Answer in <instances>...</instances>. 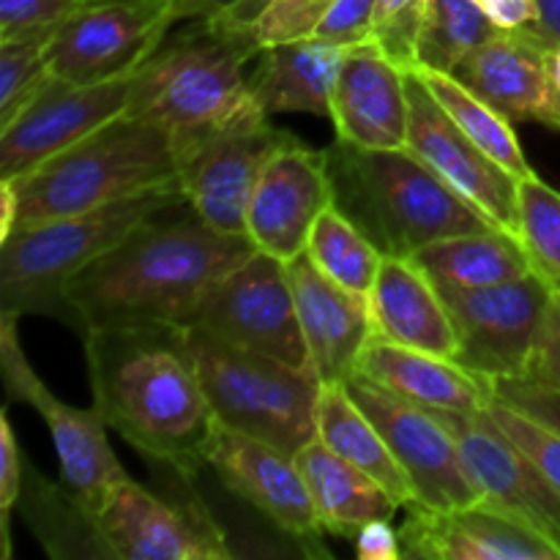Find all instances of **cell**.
Returning a JSON list of instances; mask_svg holds the SVG:
<instances>
[{"instance_id": "1", "label": "cell", "mask_w": 560, "mask_h": 560, "mask_svg": "<svg viewBox=\"0 0 560 560\" xmlns=\"http://www.w3.org/2000/svg\"><path fill=\"white\" fill-rule=\"evenodd\" d=\"M246 233H222L189 202L137 224L66 284L71 328L189 326L208 290L255 255Z\"/></svg>"}, {"instance_id": "2", "label": "cell", "mask_w": 560, "mask_h": 560, "mask_svg": "<svg viewBox=\"0 0 560 560\" xmlns=\"http://www.w3.org/2000/svg\"><path fill=\"white\" fill-rule=\"evenodd\" d=\"M82 339L93 405L109 430L184 481L208 468L222 427L184 326H104Z\"/></svg>"}, {"instance_id": "3", "label": "cell", "mask_w": 560, "mask_h": 560, "mask_svg": "<svg viewBox=\"0 0 560 560\" xmlns=\"http://www.w3.org/2000/svg\"><path fill=\"white\" fill-rule=\"evenodd\" d=\"M326 153L334 206L383 255L410 257L448 235L498 228L408 148L372 151L337 140Z\"/></svg>"}, {"instance_id": "4", "label": "cell", "mask_w": 560, "mask_h": 560, "mask_svg": "<svg viewBox=\"0 0 560 560\" xmlns=\"http://www.w3.org/2000/svg\"><path fill=\"white\" fill-rule=\"evenodd\" d=\"M257 52L246 25L222 16L189 20L135 71L126 115L173 135L222 124L257 104L244 71Z\"/></svg>"}, {"instance_id": "5", "label": "cell", "mask_w": 560, "mask_h": 560, "mask_svg": "<svg viewBox=\"0 0 560 560\" xmlns=\"http://www.w3.org/2000/svg\"><path fill=\"white\" fill-rule=\"evenodd\" d=\"M16 191V228L93 211L124 197L178 184L173 131L151 120H109L77 145L20 178H5Z\"/></svg>"}, {"instance_id": "6", "label": "cell", "mask_w": 560, "mask_h": 560, "mask_svg": "<svg viewBox=\"0 0 560 560\" xmlns=\"http://www.w3.org/2000/svg\"><path fill=\"white\" fill-rule=\"evenodd\" d=\"M186 202L180 184L124 197L93 211L20 228L0 244V312L49 315L71 326L66 284L107 255L137 224Z\"/></svg>"}, {"instance_id": "7", "label": "cell", "mask_w": 560, "mask_h": 560, "mask_svg": "<svg viewBox=\"0 0 560 560\" xmlns=\"http://www.w3.org/2000/svg\"><path fill=\"white\" fill-rule=\"evenodd\" d=\"M184 331L222 430L271 443L290 457L315 441L323 388L315 372L235 348L197 326H184Z\"/></svg>"}, {"instance_id": "8", "label": "cell", "mask_w": 560, "mask_h": 560, "mask_svg": "<svg viewBox=\"0 0 560 560\" xmlns=\"http://www.w3.org/2000/svg\"><path fill=\"white\" fill-rule=\"evenodd\" d=\"M260 104L208 129L173 135L186 202L222 233H246V211L268 159L290 140Z\"/></svg>"}, {"instance_id": "9", "label": "cell", "mask_w": 560, "mask_h": 560, "mask_svg": "<svg viewBox=\"0 0 560 560\" xmlns=\"http://www.w3.org/2000/svg\"><path fill=\"white\" fill-rule=\"evenodd\" d=\"M454 334L457 361L476 377H525L556 288L530 271L487 288H438Z\"/></svg>"}, {"instance_id": "10", "label": "cell", "mask_w": 560, "mask_h": 560, "mask_svg": "<svg viewBox=\"0 0 560 560\" xmlns=\"http://www.w3.org/2000/svg\"><path fill=\"white\" fill-rule=\"evenodd\" d=\"M16 315L0 312V372L9 399H20L38 410L52 435L55 454L60 465V487L66 495L93 520L104 506L109 492L126 479L124 465L115 457L107 441V421L98 408H74L66 405L44 386L22 353L16 337Z\"/></svg>"}, {"instance_id": "11", "label": "cell", "mask_w": 560, "mask_h": 560, "mask_svg": "<svg viewBox=\"0 0 560 560\" xmlns=\"http://www.w3.org/2000/svg\"><path fill=\"white\" fill-rule=\"evenodd\" d=\"M189 326L202 328L235 348L271 355L299 370H312L288 262L262 249L230 268L208 290Z\"/></svg>"}, {"instance_id": "12", "label": "cell", "mask_w": 560, "mask_h": 560, "mask_svg": "<svg viewBox=\"0 0 560 560\" xmlns=\"http://www.w3.org/2000/svg\"><path fill=\"white\" fill-rule=\"evenodd\" d=\"M175 25V0L88 3L49 42V71L69 85L131 77L162 47Z\"/></svg>"}, {"instance_id": "13", "label": "cell", "mask_w": 560, "mask_h": 560, "mask_svg": "<svg viewBox=\"0 0 560 560\" xmlns=\"http://www.w3.org/2000/svg\"><path fill=\"white\" fill-rule=\"evenodd\" d=\"M345 386L388 441L413 485L416 503L430 509H457L485 501L465 465L457 438L435 410L408 402L359 372H353Z\"/></svg>"}, {"instance_id": "14", "label": "cell", "mask_w": 560, "mask_h": 560, "mask_svg": "<svg viewBox=\"0 0 560 560\" xmlns=\"http://www.w3.org/2000/svg\"><path fill=\"white\" fill-rule=\"evenodd\" d=\"M102 558L113 560H228L222 528L200 498L164 501L126 476L93 514Z\"/></svg>"}, {"instance_id": "15", "label": "cell", "mask_w": 560, "mask_h": 560, "mask_svg": "<svg viewBox=\"0 0 560 560\" xmlns=\"http://www.w3.org/2000/svg\"><path fill=\"white\" fill-rule=\"evenodd\" d=\"M208 468L219 476L235 498L249 503L306 558H331L323 545V525L317 520L306 481L295 457L266 441L235 430H219Z\"/></svg>"}, {"instance_id": "16", "label": "cell", "mask_w": 560, "mask_h": 560, "mask_svg": "<svg viewBox=\"0 0 560 560\" xmlns=\"http://www.w3.org/2000/svg\"><path fill=\"white\" fill-rule=\"evenodd\" d=\"M131 77L96 85L49 82L11 124L0 129V178H20L31 173L109 120L126 115Z\"/></svg>"}, {"instance_id": "17", "label": "cell", "mask_w": 560, "mask_h": 560, "mask_svg": "<svg viewBox=\"0 0 560 560\" xmlns=\"http://www.w3.org/2000/svg\"><path fill=\"white\" fill-rule=\"evenodd\" d=\"M408 151L435 170L452 189L474 202L485 217H490L506 233L517 235V186L509 170L487 156L452 115L427 91L421 77L408 71Z\"/></svg>"}, {"instance_id": "18", "label": "cell", "mask_w": 560, "mask_h": 560, "mask_svg": "<svg viewBox=\"0 0 560 560\" xmlns=\"http://www.w3.org/2000/svg\"><path fill=\"white\" fill-rule=\"evenodd\" d=\"M334 202L328 153L290 137L262 170L246 211V235L257 249L293 260L306 252L317 217Z\"/></svg>"}, {"instance_id": "19", "label": "cell", "mask_w": 560, "mask_h": 560, "mask_svg": "<svg viewBox=\"0 0 560 560\" xmlns=\"http://www.w3.org/2000/svg\"><path fill=\"white\" fill-rule=\"evenodd\" d=\"M402 558L419 560H560V547L492 503L430 509L410 503L399 525Z\"/></svg>"}, {"instance_id": "20", "label": "cell", "mask_w": 560, "mask_h": 560, "mask_svg": "<svg viewBox=\"0 0 560 560\" xmlns=\"http://www.w3.org/2000/svg\"><path fill=\"white\" fill-rule=\"evenodd\" d=\"M454 432L487 503L503 509L560 547V492L485 413H438Z\"/></svg>"}, {"instance_id": "21", "label": "cell", "mask_w": 560, "mask_h": 560, "mask_svg": "<svg viewBox=\"0 0 560 560\" xmlns=\"http://www.w3.org/2000/svg\"><path fill=\"white\" fill-rule=\"evenodd\" d=\"M337 140L372 151L408 148V71L375 42L355 44L339 63L331 93Z\"/></svg>"}, {"instance_id": "22", "label": "cell", "mask_w": 560, "mask_h": 560, "mask_svg": "<svg viewBox=\"0 0 560 560\" xmlns=\"http://www.w3.org/2000/svg\"><path fill=\"white\" fill-rule=\"evenodd\" d=\"M541 42L525 31H501L452 71L465 88L506 115L560 131V88Z\"/></svg>"}, {"instance_id": "23", "label": "cell", "mask_w": 560, "mask_h": 560, "mask_svg": "<svg viewBox=\"0 0 560 560\" xmlns=\"http://www.w3.org/2000/svg\"><path fill=\"white\" fill-rule=\"evenodd\" d=\"M310 366L320 383H345L372 339L370 299L328 279L306 252L288 260Z\"/></svg>"}, {"instance_id": "24", "label": "cell", "mask_w": 560, "mask_h": 560, "mask_svg": "<svg viewBox=\"0 0 560 560\" xmlns=\"http://www.w3.org/2000/svg\"><path fill=\"white\" fill-rule=\"evenodd\" d=\"M372 337L452 359L457 334L435 282L410 257L386 255L370 293Z\"/></svg>"}, {"instance_id": "25", "label": "cell", "mask_w": 560, "mask_h": 560, "mask_svg": "<svg viewBox=\"0 0 560 560\" xmlns=\"http://www.w3.org/2000/svg\"><path fill=\"white\" fill-rule=\"evenodd\" d=\"M355 372L435 413L476 416L485 413L490 402L485 381L463 370L457 361L402 348L377 337L366 342Z\"/></svg>"}, {"instance_id": "26", "label": "cell", "mask_w": 560, "mask_h": 560, "mask_svg": "<svg viewBox=\"0 0 560 560\" xmlns=\"http://www.w3.org/2000/svg\"><path fill=\"white\" fill-rule=\"evenodd\" d=\"M348 49L315 36L262 47L249 74L252 98L268 115L310 113L331 118L334 82Z\"/></svg>"}, {"instance_id": "27", "label": "cell", "mask_w": 560, "mask_h": 560, "mask_svg": "<svg viewBox=\"0 0 560 560\" xmlns=\"http://www.w3.org/2000/svg\"><path fill=\"white\" fill-rule=\"evenodd\" d=\"M323 530L339 539H355L364 525L392 520L397 512L394 498L372 476L334 454L320 438L295 454Z\"/></svg>"}, {"instance_id": "28", "label": "cell", "mask_w": 560, "mask_h": 560, "mask_svg": "<svg viewBox=\"0 0 560 560\" xmlns=\"http://www.w3.org/2000/svg\"><path fill=\"white\" fill-rule=\"evenodd\" d=\"M317 438L334 454L372 476L399 509L416 503L408 474L397 463L375 421L350 397L345 383H323L320 399H317Z\"/></svg>"}, {"instance_id": "29", "label": "cell", "mask_w": 560, "mask_h": 560, "mask_svg": "<svg viewBox=\"0 0 560 560\" xmlns=\"http://www.w3.org/2000/svg\"><path fill=\"white\" fill-rule=\"evenodd\" d=\"M410 260L435 288H487L536 271L523 241L498 228L448 235L410 255Z\"/></svg>"}, {"instance_id": "30", "label": "cell", "mask_w": 560, "mask_h": 560, "mask_svg": "<svg viewBox=\"0 0 560 560\" xmlns=\"http://www.w3.org/2000/svg\"><path fill=\"white\" fill-rule=\"evenodd\" d=\"M413 71L421 77L427 91L438 98V104L452 115L454 124H457L459 129L487 153V156L495 159L503 170H509V173L520 180L536 175L528 156L523 153L517 135H514L512 120H509L506 115L498 113V109L492 107V104H487L481 96H476V93L470 91V88H465L454 74L435 69H419V66H416Z\"/></svg>"}, {"instance_id": "31", "label": "cell", "mask_w": 560, "mask_h": 560, "mask_svg": "<svg viewBox=\"0 0 560 560\" xmlns=\"http://www.w3.org/2000/svg\"><path fill=\"white\" fill-rule=\"evenodd\" d=\"M501 31L476 0H427L416 38V66L452 74L474 49Z\"/></svg>"}, {"instance_id": "32", "label": "cell", "mask_w": 560, "mask_h": 560, "mask_svg": "<svg viewBox=\"0 0 560 560\" xmlns=\"http://www.w3.org/2000/svg\"><path fill=\"white\" fill-rule=\"evenodd\" d=\"M306 255L328 279L361 299H370L386 257L334 202L317 217L306 241Z\"/></svg>"}, {"instance_id": "33", "label": "cell", "mask_w": 560, "mask_h": 560, "mask_svg": "<svg viewBox=\"0 0 560 560\" xmlns=\"http://www.w3.org/2000/svg\"><path fill=\"white\" fill-rule=\"evenodd\" d=\"M517 238L536 273L560 290V191L539 175L523 178L517 186Z\"/></svg>"}, {"instance_id": "34", "label": "cell", "mask_w": 560, "mask_h": 560, "mask_svg": "<svg viewBox=\"0 0 560 560\" xmlns=\"http://www.w3.org/2000/svg\"><path fill=\"white\" fill-rule=\"evenodd\" d=\"M55 33L0 42V129L55 80L47 58Z\"/></svg>"}, {"instance_id": "35", "label": "cell", "mask_w": 560, "mask_h": 560, "mask_svg": "<svg viewBox=\"0 0 560 560\" xmlns=\"http://www.w3.org/2000/svg\"><path fill=\"white\" fill-rule=\"evenodd\" d=\"M487 386V383H485ZM490 392V388H487ZM487 416L492 419V424L547 476L552 487L560 492V435L550 427H545L541 421L530 419V416L520 413L517 408H512L509 402L498 399L490 392V402H487Z\"/></svg>"}, {"instance_id": "36", "label": "cell", "mask_w": 560, "mask_h": 560, "mask_svg": "<svg viewBox=\"0 0 560 560\" xmlns=\"http://www.w3.org/2000/svg\"><path fill=\"white\" fill-rule=\"evenodd\" d=\"M337 0H271L260 11L257 20L246 25L257 47H271V44L295 42L315 33L323 16L331 11Z\"/></svg>"}, {"instance_id": "37", "label": "cell", "mask_w": 560, "mask_h": 560, "mask_svg": "<svg viewBox=\"0 0 560 560\" xmlns=\"http://www.w3.org/2000/svg\"><path fill=\"white\" fill-rule=\"evenodd\" d=\"M427 0H377L372 42L397 66L410 71L416 66V38Z\"/></svg>"}, {"instance_id": "38", "label": "cell", "mask_w": 560, "mask_h": 560, "mask_svg": "<svg viewBox=\"0 0 560 560\" xmlns=\"http://www.w3.org/2000/svg\"><path fill=\"white\" fill-rule=\"evenodd\" d=\"M88 0H0V42L52 33Z\"/></svg>"}, {"instance_id": "39", "label": "cell", "mask_w": 560, "mask_h": 560, "mask_svg": "<svg viewBox=\"0 0 560 560\" xmlns=\"http://www.w3.org/2000/svg\"><path fill=\"white\" fill-rule=\"evenodd\" d=\"M492 394L560 435V392L528 377H481Z\"/></svg>"}, {"instance_id": "40", "label": "cell", "mask_w": 560, "mask_h": 560, "mask_svg": "<svg viewBox=\"0 0 560 560\" xmlns=\"http://www.w3.org/2000/svg\"><path fill=\"white\" fill-rule=\"evenodd\" d=\"M25 468L27 459L22 457L14 430L3 416L0 419V556L3 560L11 558V512L22 498Z\"/></svg>"}, {"instance_id": "41", "label": "cell", "mask_w": 560, "mask_h": 560, "mask_svg": "<svg viewBox=\"0 0 560 560\" xmlns=\"http://www.w3.org/2000/svg\"><path fill=\"white\" fill-rule=\"evenodd\" d=\"M377 0H337L312 36L337 47H355L372 42Z\"/></svg>"}, {"instance_id": "42", "label": "cell", "mask_w": 560, "mask_h": 560, "mask_svg": "<svg viewBox=\"0 0 560 560\" xmlns=\"http://www.w3.org/2000/svg\"><path fill=\"white\" fill-rule=\"evenodd\" d=\"M525 377L560 392V290H556Z\"/></svg>"}, {"instance_id": "43", "label": "cell", "mask_w": 560, "mask_h": 560, "mask_svg": "<svg viewBox=\"0 0 560 560\" xmlns=\"http://www.w3.org/2000/svg\"><path fill=\"white\" fill-rule=\"evenodd\" d=\"M355 556L361 560H399L402 558V541L399 528L392 520H375L355 534Z\"/></svg>"}, {"instance_id": "44", "label": "cell", "mask_w": 560, "mask_h": 560, "mask_svg": "<svg viewBox=\"0 0 560 560\" xmlns=\"http://www.w3.org/2000/svg\"><path fill=\"white\" fill-rule=\"evenodd\" d=\"M476 3L503 31H525L539 20L536 0H476Z\"/></svg>"}, {"instance_id": "45", "label": "cell", "mask_w": 560, "mask_h": 560, "mask_svg": "<svg viewBox=\"0 0 560 560\" xmlns=\"http://www.w3.org/2000/svg\"><path fill=\"white\" fill-rule=\"evenodd\" d=\"M536 5H539V20L536 25L525 27V33H530L545 47H556L560 44V0H536Z\"/></svg>"}, {"instance_id": "46", "label": "cell", "mask_w": 560, "mask_h": 560, "mask_svg": "<svg viewBox=\"0 0 560 560\" xmlns=\"http://www.w3.org/2000/svg\"><path fill=\"white\" fill-rule=\"evenodd\" d=\"M238 3L241 0H175V20H178L180 25V22H189V20L222 16Z\"/></svg>"}, {"instance_id": "47", "label": "cell", "mask_w": 560, "mask_h": 560, "mask_svg": "<svg viewBox=\"0 0 560 560\" xmlns=\"http://www.w3.org/2000/svg\"><path fill=\"white\" fill-rule=\"evenodd\" d=\"M16 191L14 184L5 178H0V244L14 233L16 228Z\"/></svg>"}, {"instance_id": "48", "label": "cell", "mask_w": 560, "mask_h": 560, "mask_svg": "<svg viewBox=\"0 0 560 560\" xmlns=\"http://www.w3.org/2000/svg\"><path fill=\"white\" fill-rule=\"evenodd\" d=\"M268 3H271V0H241V3L233 5L228 14H222V20L235 22V25H249L252 20L260 16V11L266 9Z\"/></svg>"}, {"instance_id": "49", "label": "cell", "mask_w": 560, "mask_h": 560, "mask_svg": "<svg viewBox=\"0 0 560 560\" xmlns=\"http://www.w3.org/2000/svg\"><path fill=\"white\" fill-rule=\"evenodd\" d=\"M547 58H550V71H552V80H556V85L560 88V44L556 47L547 49Z\"/></svg>"}, {"instance_id": "50", "label": "cell", "mask_w": 560, "mask_h": 560, "mask_svg": "<svg viewBox=\"0 0 560 560\" xmlns=\"http://www.w3.org/2000/svg\"><path fill=\"white\" fill-rule=\"evenodd\" d=\"M88 3H107V0H88Z\"/></svg>"}]
</instances>
